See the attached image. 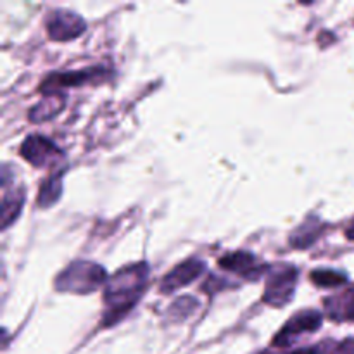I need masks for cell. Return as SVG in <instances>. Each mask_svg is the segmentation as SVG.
Listing matches in <instances>:
<instances>
[{
	"instance_id": "1",
	"label": "cell",
	"mask_w": 354,
	"mask_h": 354,
	"mask_svg": "<svg viewBox=\"0 0 354 354\" xmlns=\"http://www.w3.org/2000/svg\"><path fill=\"white\" fill-rule=\"evenodd\" d=\"M145 279H147V265L144 263L127 266L111 277L104 292V303L107 308L104 313V327L114 325L135 306L144 290Z\"/></svg>"
},
{
	"instance_id": "2",
	"label": "cell",
	"mask_w": 354,
	"mask_h": 354,
	"mask_svg": "<svg viewBox=\"0 0 354 354\" xmlns=\"http://www.w3.org/2000/svg\"><path fill=\"white\" fill-rule=\"evenodd\" d=\"M104 280H106V272L102 266L93 263H75L59 275L55 286L61 292L88 294L104 283Z\"/></svg>"
},
{
	"instance_id": "3",
	"label": "cell",
	"mask_w": 354,
	"mask_h": 354,
	"mask_svg": "<svg viewBox=\"0 0 354 354\" xmlns=\"http://www.w3.org/2000/svg\"><path fill=\"white\" fill-rule=\"evenodd\" d=\"M297 282V270L292 266H282L273 275L268 277L266 282L265 301L273 306H283L289 299H292L294 289Z\"/></svg>"
},
{
	"instance_id": "4",
	"label": "cell",
	"mask_w": 354,
	"mask_h": 354,
	"mask_svg": "<svg viewBox=\"0 0 354 354\" xmlns=\"http://www.w3.org/2000/svg\"><path fill=\"white\" fill-rule=\"evenodd\" d=\"M21 156L35 168H45V166L55 165V161L62 158V152L48 138L40 137V135H30L21 144Z\"/></svg>"
},
{
	"instance_id": "5",
	"label": "cell",
	"mask_w": 354,
	"mask_h": 354,
	"mask_svg": "<svg viewBox=\"0 0 354 354\" xmlns=\"http://www.w3.org/2000/svg\"><path fill=\"white\" fill-rule=\"evenodd\" d=\"M322 325V315L318 311H303L297 313L292 320L287 322L282 330L275 335L273 344L279 348H287L292 341H296L301 334H311L318 330Z\"/></svg>"
},
{
	"instance_id": "6",
	"label": "cell",
	"mask_w": 354,
	"mask_h": 354,
	"mask_svg": "<svg viewBox=\"0 0 354 354\" xmlns=\"http://www.w3.org/2000/svg\"><path fill=\"white\" fill-rule=\"evenodd\" d=\"M85 31V21L75 12L54 10L47 17V33L52 40L66 41L80 37Z\"/></svg>"
},
{
	"instance_id": "7",
	"label": "cell",
	"mask_w": 354,
	"mask_h": 354,
	"mask_svg": "<svg viewBox=\"0 0 354 354\" xmlns=\"http://www.w3.org/2000/svg\"><path fill=\"white\" fill-rule=\"evenodd\" d=\"M106 76V69L104 68H88L83 71H71V73H55L45 78L40 88L45 93H54V90L62 88V86H78L85 85L88 82H97V80Z\"/></svg>"
},
{
	"instance_id": "8",
	"label": "cell",
	"mask_w": 354,
	"mask_h": 354,
	"mask_svg": "<svg viewBox=\"0 0 354 354\" xmlns=\"http://www.w3.org/2000/svg\"><path fill=\"white\" fill-rule=\"evenodd\" d=\"M203 272L204 263L201 261V259H187L182 265L175 266L168 275H165L161 286H159V290H161L162 294L173 292V290L180 289V287L189 286V283L194 282Z\"/></svg>"
},
{
	"instance_id": "9",
	"label": "cell",
	"mask_w": 354,
	"mask_h": 354,
	"mask_svg": "<svg viewBox=\"0 0 354 354\" xmlns=\"http://www.w3.org/2000/svg\"><path fill=\"white\" fill-rule=\"evenodd\" d=\"M220 268L228 270V272H234L239 273V275H256L259 272V266L256 263V258L251 254V252H244V251H239V252H232V254L223 256L220 258L218 261Z\"/></svg>"
},
{
	"instance_id": "10",
	"label": "cell",
	"mask_w": 354,
	"mask_h": 354,
	"mask_svg": "<svg viewBox=\"0 0 354 354\" xmlns=\"http://www.w3.org/2000/svg\"><path fill=\"white\" fill-rule=\"evenodd\" d=\"M64 107V99L62 95H54V93H48L41 102H38L37 106L31 109L30 120L31 121H45L54 118L59 111Z\"/></svg>"
},
{
	"instance_id": "11",
	"label": "cell",
	"mask_w": 354,
	"mask_h": 354,
	"mask_svg": "<svg viewBox=\"0 0 354 354\" xmlns=\"http://www.w3.org/2000/svg\"><path fill=\"white\" fill-rule=\"evenodd\" d=\"M21 206H23V190L14 192H7L3 190V199H2V228H7L17 214L21 213Z\"/></svg>"
},
{
	"instance_id": "12",
	"label": "cell",
	"mask_w": 354,
	"mask_h": 354,
	"mask_svg": "<svg viewBox=\"0 0 354 354\" xmlns=\"http://www.w3.org/2000/svg\"><path fill=\"white\" fill-rule=\"evenodd\" d=\"M62 192V182L61 175H54L47 180V182L41 183L40 192H38V206L40 207H48L54 203H57L59 197Z\"/></svg>"
},
{
	"instance_id": "13",
	"label": "cell",
	"mask_w": 354,
	"mask_h": 354,
	"mask_svg": "<svg viewBox=\"0 0 354 354\" xmlns=\"http://www.w3.org/2000/svg\"><path fill=\"white\" fill-rule=\"evenodd\" d=\"M311 280H313L315 286L327 287V289L344 286V283L348 282L346 275H342V273L339 272H332V270H315V272L311 273Z\"/></svg>"
},
{
	"instance_id": "14",
	"label": "cell",
	"mask_w": 354,
	"mask_h": 354,
	"mask_svg": "<svg viewBox=\"0 0 354 354\" xmlns=\"http://www.w3.org/2000/svg\"><path fill=\"white\" fill-rule=\"evenodd\" d=\"M290 354H320V353H318V349L310 348V349H297V351H294Z\"/></svg>"
},
{
	"instance_id": "15",
	"label": "cell",
	"mask_w": 354,
	"mask_h": 354,
	"mask_svg": "<svg viewBox=\"0 0 354 354\" xmlns=\"http://www.w3.org/2000/svg\"><path fill=\"white\" fill-rule=\"evenodd\" d=\"M348 237H349V239H353V241H354V225H353V227L349 228V230H348Z\"/></svg>"
}]
</instances>
